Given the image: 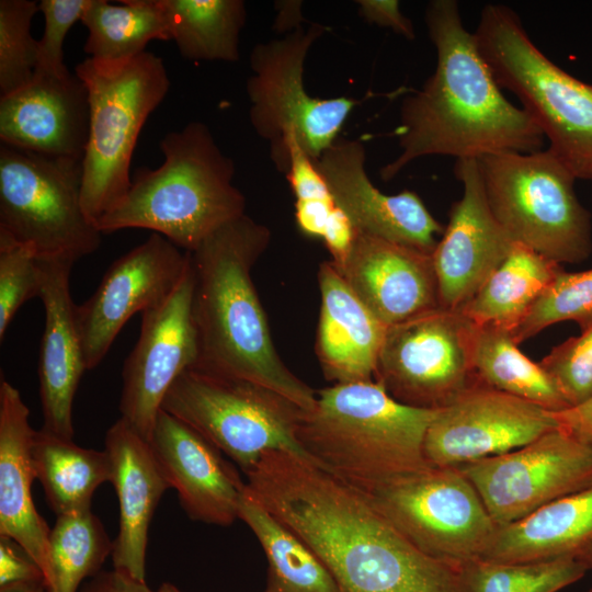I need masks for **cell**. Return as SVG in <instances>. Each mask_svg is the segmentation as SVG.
Segmentation results:
<instances>
[{
	"instance_id": "45",
	"label": "cell",
	"mask_w": 592,
	"mask_h": 592,
	"mask_svg": "<svg viewBox=\"0 0 592 592\" xmlns=\"http://www.w3.org/2000/svg\"><path fill=\"white\" fill-rule=\"evenodd\" d=\"M78 592H153L146 580H139L128 572L114 568L100 571L90 578Z\"/></svg>"
},
{
	"instance_id": "43",
	"label": "cell",
	"mask_w": 592,
	"mask_h": 592,
	"mask_svg": "<svg viewBox=\"0 0 592 592\" xmlns=\"http://www.w3.org/2000/svg\"><path fill=\"white\" fill-rule=\"evenodd\" d=\"M360 15L368 23L388 27L392 32L414 39L412 22L401 12L397 0H357Z\"/></svg>"
},
{
	"instance_id": "33",
	"label": "cell",
	"mask_w": 592,
	"mask_h": 592,
	"mask_svg": "<svg viewBox=\"0 0 592 592\" xmlns=\"http://www.w3.org/2000/svg\"><path fill=\"white\" fill-rule=\"evenodd\" d=\"M81 23L88 30L83 52L99 60L132 58L150 41H170L159 0H91Z\"/></svg>"
},
{
	"instance_id": "26",
	"label": "cell",
	"mask_w": 592,
	"mask_h": 592,
	"mask_svg": "<svg viewBox=\"0 0 592 592\" xmlns=\"http://www.w3.org/2000/svg\"><path fill=\"white\" fill-rule=\"evenodd\" d=\"M320 310L315 352L333 385L373 382L387 326L350 288L329 260L318 271Z\"/></svg>"
},
{
	"instance_id": "50",
	"label": "cell",
	"mask_w": 592,
	"mask_h": 592,
	"mask_svg": "<svg viewBox=\"0 0 592 592\" xmlns=\"http://www.w3.org/2000/svg\"><path fill=\"white\" fill-rule=\"evenodd\" d=\"M587 592H592V589L588 590Z\"/></svg>"
},
{
	"instance_id": "4",
	"label": "cell",
	"mask_w": 592,
	"mask_h": 592,
	"mask_svg": "<svg viewBox=\"0 0 592 592\" xmlns=\"http://www.w3.org/2000/svg\"><path fill=\"white\" fill-rule=\"evenodd\" d=\"M164 160L137 170L129 191L96 228L112 234L143 228L193 252L221 226L246 215V197L234 185L235 163L208 126L191 122L160 141Z\"/></svg>"
},
{
	"instance_id": "37",
	"label": "cell",
	"mask_w": 592,
	"mask_h": 592,
	"mask_svg": "<svg viewBox=\"0 0 592 592\" xmlns=\"http://www.w3.org/2000/svg\"><path fill=\"white\" fill-rule=\"evenodd\" d=\"M563 321L576 322L581 332L592 327V269L580 272L561 269L510 333L520 344Z\"/></svg>"
},
{
	"instance_id": "48",
	"label": "cell",
	"mask_w": 592,
	"mask_h": 592,
	"mask_svg": "<svg viewBox=\"0 0 592 592\" xmlns=\"http://www.w3.org/2000/svg\"><path fill=\"white\" fill-rule=\"evenodd\" d=\"M588 568L592 570V543L577 556Z\"/></svg>"
},
{
	"instance_id": "41",
	"label": "cell",
	"mask_w": 592,
	"mask_h": 592,
	"mask_svg": "<svg viewBox=\"0 0 592 592\" xmlns=\"http://www.w3.org/2000/svg\"><path fill=\"white\" fill-rule=\"evenodd\" d=\"M91 0H41L39 11L44 15V34L38 41L36 73L65 76L68 68L64 62V42L71 29L89 7Z\"/></svg>"
},
{
	"instance_id": "35",
	"label": "cell",
	"mask_w": 592,
	"mask_h": 592,
	"mask_svg": "<svg viewBox=\"0 0 592 592\" xmlns=\"http://www.w3.org/2000/svg\"><path fill=\"white\" fill-rule=\"evenodd\" d=\"M113 550L114 540L92 510L57 516L49 534L47 592H78L83 580L101 571Z\"/></svg>"
},
{
	"instance_id": "23",
	"label": "cell",
	"mask_w": 592,
	"mask_h": 592,
	"mask_svg": "<svg viewBox=\"0 0 592 592\" xmlns=\"http://www.w3.org/2000/svg\"><path fill=\"white\" fill-rule=\"evenodd\" d=\"M73 264L67 259L39 258L38 297L45 309L38 357L43 428L66 439L75 435L73 399L87 371L69 287Z\"/></svg>"
},
{
	"instance_id": "19",
	"label": "cell",
	"mask_w": 592,
	"mask_h": 592,
	"mask_svg": "<svg viewBox=\"0 0 592 592\" xmlns=\"http://www.w3.org/2000/svg\"><path fill=\"white\" fill-rule=\"evenodd\" d=\"M454 174L463 194L432 254L440 306L460 309L506 258L514 242L494 218L478 159H458Z\"/></svg>"
},
{
	"instance_id": "6",
	"label": "cell",
	"mask_w": 592,
	"mask_h": 592,
	"mask_svg": "<svg viewBox=\"0 0 592 592\" xmlns=\"http://www.w3.org/2000/svg\"><path fill=\"white\" fill-rule=\"evenodd\" d=\"M474 35L498 84L520 100L548 149L577 180L592 181V84L551 61L508 5H485Z\"/></svg>"
},
{
	"instance_id": "9",
	"label": "cell",
	"mask_w": 592,
	"mask_h": 592,
	"mask_svg": "<svg viewBox=\"0 0 592 592\" xmlns=\"http://www.w3.org/2000/svg\"><path fill=\"white\" fill-rule=\"evenodd\" d=\"M328 30L314 22L282 38L257 44L250 54L253 75L247 81L249 118L258 136L269 143L271 159L280 172L287 171L293 141L317 160L338 139L357 104L346 96L315 98L305 89L308 52Z\"/></svg>"
},
{
	"instance_id": "49",
	"label": "cell",
	"mask_w": 592,
	"mask_h": 592,
	"mask_svg": "<svg viewBox=\"0 0 592 592\" xmlns=\"http://www.w3.org/2000/svg\"><path fill=\"white\" fill-rule=\"evenodd\" d=\"M157 592H182L175 585L171 583H163L160 585Z\"/></svg>"
},
{
	"instance_id": "12",
	"label": "cell",
	"mask_w": 592,
	"mask_h": 592,
	"mask_svg": "<svg viewBox=\"0 0 592 592\" xmlns=\"http://www.w3.org/2000/svg\"><path fill=\"white\" fill-rule=\"evenodd\" d=\"M360 491L423 554L454 569L482 558L498 530L457 467L429 465Z\"/></svg>"
},
{
	"instance_id": "25",
	"label": "cell",
	"mask_w": 592,
	"mask_h": 592,
	"mask_svg": "<svg viewBox=\"0 0 592 592\" xmlns=\"http://www.w3.org/2000/svg\"><path fill=\"white\" fill-rule=\"evenodd\" d=\"M20 391L5 378L0 382V536L18 542L50 582V528L36 511L32 485L36 479L32 458L35 430Z\"/></svg>"
},
{
	"instance_id": "13",
	"label": "cell",
	"mask_w": 592,
	"mask_h": 592,
	"mask_svg": "<svg viewBox=\"0 0 592 592\" xmlns=\"http://www.w3.org/2000/svg\"><path fill=\"white\" fill-rule=\"evenodd\" d=\"M476 325L439 306L387 327L374 382L406 406L437 410L480 384L473 363Z\"/></svg>"
},
{
	"instance_id": "29",
	"label": "cell",
	"mask_w": 592,
	"mask_h": 592,
	"mask_svg": "<svg viewBox=\"0 0 592 592\" xmlns=\"http://www.w3.org/2000/svg\"><path fill=\"white\" fill-rule=\"evenodd\" d=\"M32 458L36 479L57 516L91 510L98 487L112 480L105 449L81 447L44 428L34 432Z\"/></svg>"
},
{
	"instance_id": "31",
	"label": "cell",
	"mask_w": 592,
	"mask_h": 592,
	"mask_svg": "<svg viewBox=\"0 0 592 592\" xmlns=\"http://www.w3.org/2000/svg\"><path fill=\"white\" fill-rule=\"evenodd\" d=\"M473 363L479 382L486 386L548 411L569 407L553 377L521 352L505 329L476 325Z\"/></svg>"
},
{
	"instance_id": "24",
	"label": "cell",
	"mask_w": 592,
	"mask_h": 592,
	"mask_svg": "<svg viewBox=\"0 0 592 592\" xmlns=\"http://www.w3.org/2000/svg\"><path fill=\"white\" fill-rule=\"evenodd\" d=\"M112 480L119 510L113 566L139 580L146 578L148 530L153 513L171 488L149 441L119 418L105 435Z\"/></svg>"
},
{
	"instance_id": "28",
	"label": "cell",
	"mask_w": 592,
	"mask_h": 592,
	"mask_svg": "<svg viewBox=\"0 0 592 592\" xmlns=\"http://www.w3.org/2000/svg\"><path fill=\"white\" fill-rule=\"evenodd\" d=\"M561 269V264L514 243L459 310L477 326H494L512 332Z\"/></svg>"
},
{
	"instance_id": "5",
	"label": "cell",
	"mask_w": 592,
	"mask_h": 592,
	"mask_svg": "<svg viewBox=\"0 0 592 592\" xmlns=\"http://www.w3.org/2000/svg\"><path fill=\"white\" fill-rule=\"evenodd\" d=\"M434 413L398 402L374 380L332 385L304 410L296 439L309 460L365 490L429 466L423 444Z\"/></svg>"
},
{
	"instance_id": "30",
	"label": "cell",
	"mask_w": 592,
	"mask_h": 592,
	"mask_svg": "<svg viewBox=\"0 0 592 592\" xmlns=\"http://www.w3.org/2000/svg\"><path fill=\"white\" fill-rule=\"evenodd\" d=\"M239 520L253 532L267 560L264 592H340L318 555L244 488Z\"/></svg>"
},
{
	"instance_id": "38",
	"label": "cell",
	"mask_w": 592,
	"mask_h": 592,
	"mask_svg": "<svg viewBox=\"0 0 592 592\" xmlns=\"http://www.w3.org/2000/svg\"><path fill=\"white\" fill-rule=\"evenodd\" d=\"M38 11L37 1H0L1 96L26 86L34 77L38 39L32 36L31 25Z\"/></svg>"
},
{
	"instance_id": "3",
	"label": "cell",
	"mask_w": 592,
	"mask_h": 592,
	"mask_svg": "<svg viewBox=\"0 0 592 592\" xmlns=\"http://www.w3.org/2000/svg\"><path fill=\"white\" fill-rule=\"evenodd\" d=\"M271 230L243 215L218 228L193 252L192 317L200 371L247 379L310 410L317 391L282 361L252 280Z\"/></svg>"
},
{
	"instance_id": "39",
	"label": "cell",
	"mask_w": 592,
	"mask_h": 592,
	"mask_svg": "<svg viewBox=\"0 0 592 592\" xmlns=\"http://www.w3.org/2000/svg\"><path fill=\"white\" fill-rule=\"evenodd\" d=\"M39 258L30 243L0 234V341L18 310L41 292Z\"/></svg>"
},
{
	"instance_id": "8",
	"label": "cell",
	"mask_w": 592,
	"mask_h": 592,
	"mask_svg": "<svg viewBox=\"0 0 592 592\" xmlns=\"http://www.w3.org/2000/svg\"><path fill=\"white\" fill-rule=\"evenodd\" d=\"M478 160L488 205L514 243L559 264L590 257L591 214L576 194L577 178L550 149Z\"/></svg>"
},
{
	"instance_id": "40",
	"label": "cell",
	"mask_w": 592,
	"mask_h": 592,
	"mask_svg": "<svg viewBox=\"0 0 592 592\" xmlns=\"http://www.w3.org/2000/svg\"><path fill=\"white\" fill-rule=\"evenodd\" d=\"M539 364L553 377L569 407L592 396V327L554 346Z\"/></svg>"
},
{
	"instance_id": "14",
	"label": "cell",
	"mask_w": 592,
	"mask_h": 592,
	"mask_svg": "<svg viewBox=\"0 0 592 592\" xmlns=\"http://www.w3.org/2000/svg\"><path fill=\"white\" fill-rule=\"evenodd\" d=\"M498 526L592 486V451L559 429L506 453L457 467Z\"/></svg>"
},
{
	"instance_id": "16",
	"label": "cell",
	"mask_w": 592,
	"mask_h": 592,
	"mask_svg": "<svg viewBox=\"0 0 592 592\" xmlns=\"http://www.w3.org/2000/svg\"><path fill=\"white\" fill-rule=\"evenodd\" d=\"M193 288L191 262L173 293L158 306L141 312L139 338L124 363L121 418L147 441L167 392L197 361Z\"/></svg>"
},
{
	"instance_id": "17",
	"label": "cell",
	"mask_w": 592,
	"mask_h": 592,
	"mask_svg": "<svg viewBox=\"0 0 592 592\" xmlns=\"http://www.w3.org/2000/svg\"><path fill=\"white\" fill-rule=\"evenodd\" d=\"M557 429L551 412L478 384L435 410L423 453L436 467H458L516 449Z\"/></svg>"
},
{
	"instance_id": "34",
	"label": "cell",
	"mask_w": 592,
	"mask_h": 592,
	"mask_svg": "<svg viewBox=\"0 0 592 592\" xmlns=\"http://www.w3.org/2000/svg\"><path fill=\"white\" fill-rule=\"evenodd\" d=\"M296 198L295 220L299 230L320 238L331 262L339 266L355 238V230L337 205L314 160L296 144L289 145V164L285 173Z\"/></svg>"
},
{
	"instance_id": "32",
	"label": "cell",
	"mask_w": 592,
	"mask_h": 592,
	"mask_svg": "<svg viewBox=\"0 0 592 592\" xmlns=\"http://www.w3.org/2000/svg\"><path fill=\"white\" fill-rule=\"evenodd\" d=\"M170 41L187 60L239 59L247 11L242 0H159Z\"/></svg>"
},
{
	"instance_id": "10",
	"label": "cell",
	"mask_w": 592,
	"mask_h": 592,
	"mask_svg": "<svg viewBox=\"0 0 592 592\" xmlns=\"http://www.w3.org/2000/svg\"><path fill=\"white\" fill-rule=\"evenodd\" d=\"M161 409L196 430L242 473L269 452L305 456L296 439L304 409L247 379L189 368L173 383Z\"/></svg>"
},
{
	"instance_id": "7",
	"label": "cell",
	"mask_w": 592,
	"mask_h": 592,
	"mask_svg": "<svg viewBox=\"0 0 592 592\" xmlns=\"http://www.w3.org/2000/svg\"><path fill=\"white\" fill-rule=\"evenodd\" d=\"M75 73L88 90L90 105L81 203L96 227L129 191V167L138 136L171 82L163 59L147 50L119 60L88 57L77 65Z\"/></svg>"
},
{
	"instance_id": "18",
	"label": "cell",
	"mask_w": 592,
	"mask_h": 592,
	"mask_svg": "<svg viewBox=\"0 0 592 592\" xmlns=\"http://www.w3.org/2000/svg\"><path fill=\"white\" fill-rule=\"evenodd\" d=\"M365 160L362 141L338 138L314 163L355 232L433 254L443 225L413 191L388 195L377 189Z\"/></svg>"
},
{
	"instance_id": "46",
	"label": "cell",
	"mask_w": 592,
	"mask_h": 592,
	"mask_svg": "<svg viewBox=\"0 0 592 592\" xmlns=\"http://www.w3.org/2000/svg\"><path fill=\"white\" fill-rule=\"evenodd\" d=\"M301 1H278L275 4L276 15L274 29L276 32L291 33L300 29V23L305 20L301 14Z\"/></svg>"
},
{
	"instance_id": "36",
	"label": "cell",
	"mask_w": 592,
	"mask_h": 592,
	"mask_svg": "<svg viewBox=\"0 0 592 592\" xmlns=\"http://www.w3.org/2000/svg\"><path fill=\"white\" fill-rule=\"evenodd\" d=\"M587 571L578 557L531 562L475 559L455 569L457 592H558Z\"/></svg>"
},
{
	"instance_id": "20",
	"label": "cell",
	"mask_w": 592,
	"mask_h": 592,
	"mask_svg": "<svg viewBox=\"0 0 592 592\" xmlns=\"http://www.w3.org/2000/svg\"><path fill=\"white\" fill-rule=\"evenodd\" d=\"M149 443L191 520L218 526L239 520L246 481L214 444L163 409Z\"/></svg>"
},
{
	"instance_id": "27",
	"label": "cell",
	"mask_w": 592,
	"mask_h": 592,
	"mask_svg": "<svg viewBox=\"0 0 592 592\" xmlns=\"http://www.w3.org/2000/svg\"><path fill=\"white\" fill-rule=\"evenodd\" d=\"M592 543V486L561 497L527 516L498 526L480 559L502 562L577 557Z\"/></svg>"
},
{
	"instance_id": "2",
	"label": "cell",
	"mask_w": 592,
	"mask_h": 592,
	"mask_svg": "<svg viewBox=\"0 0 592 592\" xmlns=\"http://www.w3.org/2000/svg\"><path fill=\"white\" fill-rule=\"evenodd\" d=\"M424 20L436 50L435 70L402 101L395 130L400 153L380 169V178L392 180L426 156L480 159L542 149L540 128L502 93L474 33L463 23L458 2L430 1Z\"/></svg>"
},
{
	"instance_id": "44",
	"label": "cell",
	"mask_w": 592,
	"mask_h": 592,
	"mask_svg": "<svg viewBox=\"0 0 592 592\" xmlns=\"http://www.w3.org/2000/svg\"><path fill=\"white\" fill-rule=\"evenodd\" d=\"M557 429L592 451V396L560 411H550Z\"/></svg>"
},
{
	"instance_id": "1",
	"label": "cell",
	"mask_w": 592,
	"mask_h": 592,
	"mask_svg": "<svg viewBox=\"0 0 592 592\" xmlns=\"http://www.w3.org/2000/svg\"><path fill=\"white\" fill-rule=\"evenodd\" d=\"M243 475L247 491L318 555L340 592H457L453 567L307 457L269 452Z\"/></svg>"
},
{
	"instance_id": "22",
	"label": "cell",
	"mask_w": 592,
	"mask_h": 592,
	"mask_svg": "<svg viewBox=\"0 0 592 592\" xmlns=\"http://www.w3.org/2000/svg\"><path fill=\"white\" fill-rule=\"evenodd\" d=\"M335 267L387 327L440 306L431 253L356 232L345 259Z\"/></svg>"
},
{
	"instance_id": "42",
	"label": "cell",
	"mask_w": 592,
	"mask_h": 592,
	"mask_svg": "<svg viewBox=\"0 0 592 592\" xmlns=\"http://www.w3.org/2000/svg\"><path fill=\"white\" fill-rule=\"evenodd\" d=\"M42 581L45 576L31 555L14 539L0 536V588Z\"/></svg>"
},
{
	"instance_id": "47",
	"label": "cell",
	"mask_w": 592,
	"mask_h": 592,
	"mask_svg": "<svg viewBox=\"0 0 592 592\" xmlns=\"http://www.w3.org/2000/svg\"><path fill=\"white\" fill-rule=\"evenodd\" d=\"M0 592H47L46 584L42 581L21 582L0 588Z\"/></svg>"
},
{
	"instance_id": "21",
	"label": "cell",
	"mask_w": 592,
	"mask_h": 592,
	"mask_svg": "<svg viewBox=\"0 0 592 592\" xmlns=\"http://www.w3.org/2000/svg\"><path fill=\"white\" fill-rule=\"evenodd\" d=\"M90 123L88 90L68 72H34L33 79L0 99L1 144L45 156L83 159Z\"/></svg>"
},
{
	"instance_id": "11",
	"label": "cell",
	"mask_w": 592,
	"mask_h": 592,
	"mask_svg": "<svg viewBox=\"0 0 592 592\" xmlns=\"http://www.w3.org/2000/svg\"><path fill=\"white\" fill-rule=\"evenodd\" d=\"M82 161L0 146V234L32 244L38 258L77 262L102 234L81 203Z\"/></svg>"
},
{
	"instance_id": "15",
	"label": "cell",
	"mask_w": 592,
	"mask_h": 592,
	"mask_svg": "<svg viewBox=\"0 0 592 592\" xmlns=\"http://www.w3.org/2000/svg\"><path fill=\"white\" fill-rule=\"evenodd\" d=\"M190 264V252L155 232L111 264L95 292L75 309L87 369L102 362L136 312L173 293Z\"/></svg>"
}]
</instances>
